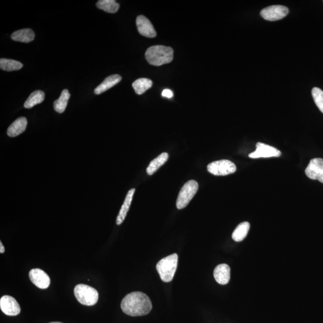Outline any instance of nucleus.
Instances as JSON below:
<instances>
[{
    "mask_svg": "<svg viewBox=\"0 0 323 323\" xmlns=\"http://www.w3.org/2000/svg\"><path fill=\"white\" fill-rule=\"evenodd\" d=\"M97 8L107 13H115L119 9V4L115 0H100L96 3Z\"/></svg>",
    "mask_w": 323,
    "mask_h": 323,
    "instance_id": "obj_21",
    "label": "nucleus"
},
{
    "mask_svg": "<svg viewBox=\"0 0 323 323\" xmlns=\"http://www.w3.org/2000/svg\"><path fill=\"white\" fill-rule=\"evenodd\" d=\"M312 95L316 105L323 113V91L318 88H314L312 90Z\"/></svg>",
    "mask_w": 323,
    "mask_h": 323,
    "instance_id": "obj_25",
    "label": "nucleus"
},
{
    "mask_svg": "<svg viewBox=\"0 0 323 323\" xmlns=\"http://www.w3.org/2000/svg\"><path fill=\"white\" fill-rule=\"evenodd\" d=\"M136 24L139 33L147 38H154L156 36V31L151 22L146 17L140 15L137 17Z\"/></svg>",
    "mask_w": 323,
    "mask_h": 323,
    "instance_id": "obj_12",
    "label": "nucleus"
},
{
    "mask_svg": "<svg viewBox=\"0 0 323 323\" xmlns=\"http://www.w3.org/2000/svg\"><path fill=\"white\" fill-rule=\"evenodd\" d=\"M250 225L249 222H242L239 224L233 232L232 237L236 242H241L246 237L249 231Z\"/></svg>",
    "mask_w": 323,
    "mask_h": 323,
    "instance_id": "obj_19",
    "label": "nucleus"
},
{
    "mask_svg": "<svg viewBox=\"0 0 323 323\" xmlns=\"http://www.w3.org/2000/svg\"><path fill=\"white\" fill-rule=\"evenodd\" d=\"M289 12V10L283 6L276 5L267 7L260 12V15L264 19L269 21H276L282 19Z\"/></svg>",
    "mask_w": 323,
    "mask_h": 323,
    "instance_id": "obj_7",
    "label": "nucleus"
},
{
    "mask_svg": "<svg viewBox=\"0 0 323 323\" xmlns=\"http://www.w3.org/2000/svg\"><path fill=\"white\" fill-rule=\"evenodd\" d=\"M44 93L41 91H36L31 93V95L29 97L24 103V107L26 109H31L37 104H41L44 100Z\"/></svg>",
    "mask_w": 323,
    "mask_h": 323,
    "instance_id": "obj_23",
    "label": "nucleus"
},
{
    "mask_svg": "<svg viewBox=\"0 0 323 323\" xmlns=\"http://www.w3.org/2000/svg\"><path fill=\"white\" fill-rule=\"evenodd\" d=\"M50 323H62V322H50Z\"/></svg>",
    "mask_w": 323,
    "mask_h": 323,
    "instance_id": "obj_28",
    "label": "nucleus"
},
{
    "mask_svg": "<svg viewBox=\"0 0 323 323\" xmlns=\"http://www.w3.org/2000/svg\"><path fill=\"white\" fill-rule=\"evenodd\" d=\"M152 85L151 80L147 78L138 79L133 83L134 91L138 95H142L152 88Z\"/></svg>",
    "mask_w": 323,
    "mask_h": 323,
    "instance_id": "obj_22",
    "label": "nucleus"
},
{
    "mask_svg": "<svg viewBox=\"0 0 323 323\" xmlns=\"http://www.w3.org/2000/svg\"><path fill=\"white\" fill-rule=\"evenodd\" d=\"M27 120L26 117H20L17 119L9 127L7 134L10 137L18 136L26 131L27 126Z\"/></svg>",
    "mask_w": 323,
    "mask_h": 323,
    "instance_id": "obj_14",
    "label": "nucleus"
},
{
    "mask_svg": "<svg viewBox=\"0 0 323 323\" xmlns=\"http://www.w3.org/2000/svg\"><path fill=\"white\" fill-rule=\"evenodd\" d=\"M11 38L14 41L28 43L34 40L35 34L32 30L22 29L14 32L12 34Z\"/></svg>",
    "mask_w": 323,
    "mask_h": 323,
    "instance_id": "obj_17",
    "label": "nucleus"
},
{
    "mask_svg": "<svg viewBox=\"0 0 323 323\" xmlns=\"http://www.w3.org/2000/svg\"><path fill=\"white\" fill-rule=\"evenodd\" d=\"M256 147V151L249 155L250 158L279 157L281 155V152L276 148L262 143V142H258Z\"/></svg>",
    "mask_w": 323,
    "mask_h": 323,
    "instance_id": "obj_8",
    "label": "nucleus"
},
{
    "mask_svg": "<svg viewBox=\"0 0 323 323\" xmlns=\"http://www.w3.org/2000/svg\"><path fill=\"white\" fill-rule=\"evenodd\" d=\"M29 277L31 282L39 289H46L50 286V277L43 270L39 268L31 269Z\"/></svg>",
    "mask_w": 323,
    "mask_h": 323,
    "instance_id": "obj_11",
    "label": "nucleus"
},
{
    "mask_svg": "<svg viewBox=\"0 0 323 323\" xmlns=\"http://www.w3.org/2000/svg\"><path fill=\"white\" fill-rule=\"evenodd\" d=\"M23 67L21 62L9 59L2 58L0 60V68L6 71L19 70Z\"/></svg>",
    "mask_w": 323,
    "mask_h": 323,
    "instance_id": "obj_24",
    "label": "nucleus"
},
{
    "mask_svg": "<svg viewBox=\"0 0 323 323\" xmlns=\"http://www.w3.org/2000/svg\"><path fill=\"white\" fill-rule=\"evenodd\" d=\"M169 155L167 153H162L157 158L153 160L147 168V173L149 176H152L158 171V169L168 161Z\"/></svg>",
    "mask_w": 323,
    "mask_h": 323,
    "instance_id": "obj_18",
    "label": "nucleus"
},
{
    "mask_svg": "<svg viewBox=\"0 0 323 323\" xmlns=\"http://www.w3.org/2000/svg\"><path fill=\"white\" fill-rule=\"evenodd\" d=\"M162 95L165 98H171L173 96V92L171 90L166 89L162 91Z\"/></svg>",
    "mask_w": 323,
    "mask_h": 323,
    "instance_id": "obj_26",
    "label": "nucleus"
},
{
    "mask_svg": "<svg viewBox=\"0 0 323 323\" xmlns=\"http://www.w3.org/2000/svg\"><path fill=\"white\" fill-rule=\"evenodd\" d=\"M121 310L132 317L147 315L152 309L150 298L140 291H134L127 295L121 302Z\"/></svg>",
    "mask_w": 323,
    "mask_h": 323,
    "instance_id": "obj_1",
    "label": "nucleus"
},
{
    "mask_svg": "<svg viewBox=\"0 0 323 323\" xmlns=\"http://www.w3.org/2000/svg\"><path fill=\"white\" fill-rule=\"evenodd\" d=\"M0 308L3 313L9 316H16L20 312L18 302L15 298L8 295L2 297L0 300Z\"/></svg>",
    "mask_w": 323,
    "mask_h": 323,
    "instance_id": "obj_9",
    "label": "nucleus"
},
{
    "mask_svg": "<svg viewBox=\"0 0 323 323\" xmlns=\"http://www.w3.org/2000/svg\"><path fill=\"white\" fill-rule=\"evenodd\" d=\"M198 183L195 180H189L184 185L179 194L177 200V207L179 210L183 209L192 200L198 190Z\"/></svg>",
    "mask_w": 323,
    "mask_h": 323,
    "instance_id": "obj_5",
    "label": "nucleus"
},
{
    "mask_svg": "<svg viewBox=\"0 0 323 323\" xmlns=\"http://www.w3.org/2000/svg\"><path fill=\"white\" fill-rule=\"evenodd\" d=\"M5 252V246L4 245H3V243L1 242H0V253H2V254H3V253H4Z\"/></svg>",
    "mask_w": 323,
    "mask_h": 323,
    "instance_id": "obj_27",
    "label": "nucleus"
},
{
    "mask_svg": "<svg viewBox=\"0 0 323 323\" xmlns=\"http://www.w3.org/2000/svg\"><path fill=\"white\" fill-rule=\"evenodd\" d=\"M178 255L173 253L160 260L156 265V270L164 282L169 283L172 280L178 265Z\"/></svg>",
    "mask_w": 323,
    "mask_h": 323,
    "instance_id": "obj_3",
    "label": "nucleus"
},
{
    "mask_svg": "<svg viewBox=\"0 0 323 323\" xmlns=\"http://www.w3.org/2000/svg\"><path fill=\"white\" fill-rule=\"evenodd\" d=\"M173 54L171 47L157 45L149 47L145 52V57L149 64L161 66L172 62Z\"/></svg>",
    "mask_w": 323,
    "mask_h": 323,
    "instance_id": "obj_2",
    "label": "nucleus"
},
{
    "mask_svg": "<svg viewBox=\"0 0 323 323\" xmlns=\"http://www.w3.org/2000/svg\"><path fill=\"white\" fill-rule=\"evenodd\" d=\"M74 293L79 303L86 306H93L98 301V291L88 285H77L74 288Z\"/></svg>",
    "mask_w": 323,
    "mask_h": 323,
    "instance_id": "obj_4",
    "label": "nucleus"
},
{
    "mask_svg": "<svg viewBox=\"0 0 323 323\" xmlns=\"http://www.w3.org/2000/svg\"><path fill=\"white\" fill-rule=\"evenodd\" d=\"M207 169L208 172L214 176H224L234 173L237 167L229 160H220L210 163L207 166Z\"/></svg>",
    "mask_w": 323,
    "mask_h": 323,
    "instance_id": "obj_6",
    "label": "nucleus"
},
{
    "mask_svg": "<svg viewBox=\"0 0 323 323\" xmlns=\"http://www.w3.org/2000/svg\"><path fill=\"white\" fill-rule=\"evenodd\" d=\"M121 80L120 76L118 74H113L109 76L103 82L94 90V92L96 95H100L104 92L108 91V90L112 88L114 86L116 85L119 83Z\"/></svg>",
    "mask_w": 323,
    "mask_h": 323,
    "instance_id": "obj_15",
    "label": "nucleus"
},
{
    "mask_svg": "<svg viewBox=\"0 0 323 323\" xmlns=\"http://www.w3.org/2000/svg\"><path fill=\"white\" fill-rule=\"evenodd\" d=\"M135 191V189H132L128 192L123 204L121 206L119 215L117 217L116 223L117 225L122 223L125 217H126L128 212L130 210L132 201H133Z\"/></svg>",
    "mask_w": 323,
    "mask_h": 323,
    "instance_id": "obj_16",
    "label": "nucleus"
},
{
    "mask_svg": "<svg viewBox=\"0 0 323 323\" xmlns=\"http://www.w3.org/2000/svg\"><path fill=\"white\" fill-rule=\"evenodd\" d=\"M214 277L218 284L225 285L229 282L231 279V269L227 264H220L215 267Z\"/></svg>",
    "mask_w": 323,
    "mask_h": 323,
    "instance_id": "obj_13",
    "label": "nucleus"
},
{
    "mask_svg": "<svg viewBox=\"0 0 323 323\" xmlns=\"http://www.w3.org/2000/svg\"><path fill=\"white\" fill-rule=\"evenodd\" d=\"M69 98H70V93H69L68 90H63L60 98L55 101L54 103L55 110L59 113L64 112Z\"/></svg>",
    "mask_w": 323,
    "mask_h": 323,
    "instance_id": "obj_20",
    "label": "nucleus"
},
{
    "mask_svg": "<svg viewBox=\"0 0 323 323\" xmlns=\"http://www.w3.org/2000/svg\"><path fill=\"white\" fill-rule=\"evenodd\" d=\"M305 173L312 180H318L323 183V159L315 158L311 160L305 169Z\"/></svg>",
    "mask_w": 323,
    "mask_h": 323,
    "instance_id": "obj_10",
    "label": "nucleus"
}]
</instances>
